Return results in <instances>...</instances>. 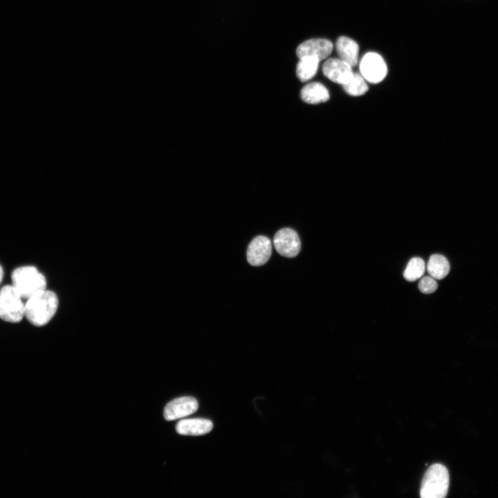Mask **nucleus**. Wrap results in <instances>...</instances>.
<instances>
[{"label":"nucleus","instance_id":"obj_1","mask_svg":"<svg viewBox=\"0 0 498 498\" xmlns=\"http://www.w3.org/2000/svg\"><path fill=\"white\" fill-rule=\"evenodd\" d=\"M57 306V295L51 290H44L27 299L24 316L32 324L42 326L52 319Z\"/></svg>","mask_w":498,"mask_h":498},{"label":"nucleus","instance_id":"obj_2","mask_svg":"<svg viewBox=\"0 0 498 498\" xmlns=\"http://www.w3.org/2000/svg\"><path fill=\"white\" fill-rule=\"evenodd\" d=\"M12 286L22 299H28L33 295L46 290L45 277L33 266H26L15 269L11 275Z\"/></svg>","mask_w":498,"mask_h":498},{"label":"nucleus","instance_id":"obj_3","mask_svg":"<svg viewBox=\"0 0 498 498\" xmlns=\"http://www.w3.org/2000/svg\"><path fill=\"white\" fill-rule=\"evenodd\" d=\"M449 472L441 463L429 467L422 479L420 496L422 498H443L449 488Z\"/></svg>","mask_w":498,"mask_h":498},{"label":"nucleus","instance_id":"obj_4","mask_svg":"<svg viewBox=\"0 0 498 498\" xmlns=\"http://www.w3.org/2000/svg\"><path fill=\"white\" fill-rule=\"evenodd\" d=\"M25 304L12 285H6L0 290V318L16 323L24 316Z\"/></svg>","mask_w":498,"mask_h":498},{"label":"nucleus","instance_id":"obj_5","mask_svg":"<svg viewBox=\"0 0 498 498\" xmlns=\"http://www.w3.org/2000/svg\"><path fill=\"white\" fill-rule=\"evenodd\" d=\"M359 66L361 75L367 82L372 84L380 82L387 74V66L384 59L375 52L364 55Z\"/></svg>","mask_w":498,"mask_h":498},{"label":"nucleus","instance_id":"obj_6","mask_svg":"<svg viewBox=\"0 0 498 498\" xmlns=\"http://www.w3.org/2000/svg\"><path fill=\"white\" fill-rule=\"evenodd\" d=\"M273 244L279 255L288 258L297 256L301 249V242L297 233L289 228L280 229L276 232Z\"/></svg>","mask_w":498,"mask_h":498},{"label":"nucleus","instance_id":"obj_7","mask_svg":"<svg viewBox=\"0 0 498 498\" xmlns=\"http://www.w3.org/2000/svg\"><path fill=\"white\" fill-rule=\"evenodd\" d=\"M199 407L198 401L191 396L176 398L167 404L163 415L167 421H174L194 414Z\"/></svg>","mask_w":498,"mask_h":498},{"label":"nucleus","instance_id":"obj_8","mask_svg":"<svg viewBox=\"0 0 498 498\" xmlns=\"http://www.w3.org/2000/svg\"><path fill=\"white\" fill-rule=\"evenodd\" d=\"M333 50V44L326 39H311L300 44L296 49L297 57H313L320 62L328 57Z\"/></svg>","mask_w":498,"mask_h":498},{"label":"nucleus","instance_id":"obj_9","mask_svg":"<svg viewBox=\"0 0 498 498\" xmlns=\"http://www.w3.org/2000/svg\"><path fill=\"white\" fill-rule=\"evenodd\" d=\"M271 252L272 244L269 238L259 235L250 243L247 250V260L252 266H261L270 259Z\"/></svg>","mask_w":498,"mask_h":498},{"label":"nucleus","instance_id":"obj_10","mask_svg":"<svg viewBox=\"0 0 498 498\" xmlns=\"http://www.w3.org/2000/svg\"><path fill=\"white\" fill-rule=\"evenodd\" d=\"M322 72L331 81L343 85L352 76V67L340 58L328 59L322 65Z\"/></svg>","mask_w":498,"mask_h":498},{"label":"nucleus","instance_id":"obj_11","mask_svg":"<svg viewBox=\"0 0 498 498\" xmlns=\"http://www.w3.org/2000/svg\"><path fill=\"white\" fill-rule=\"evenodd\" d=\"M212 427L213 424L208 419L189 418L178 421L176 430L182 435L200 436L210 432Z\"/></svg>","mask_w":498,"mask_h":498},{"label":"nucleus","instance_id":"obj_12","mask_svg":"<svg viewBox=\"0 0 498 498\" xmlns=\"http://www.w3.org/2000/svg\"><path fill=\"white\" fill-rule=\"evenodd\" d=\"M335 47L340 59L352 68L357 65L359 46L354 40L344 36L340 37L336 41Z\"/></svg>","mask_w":498,"mask_h":498},{"label":"nucleus","instance_id":"obj_13","mask_svg":"<svg viewBox=\"0 0 498 498\" xmlns=\"http://www.w3.org/2000/svg\"><path fill=\"white\" fill-rule=\"evenodd\" d=\"M302 100L308 104H320L329 99L328 89L320 82H311L306 84L300 91Z\"/></svg>","mask_w":498,"mask_h":498},{"label":"nucleus","instance_id":"obj_14","mask_svg":"<svg viewBox=\"0 0 498 498\" xmlns=\"http://www.w3.org/2000/svg\"><path fill=\"white\" fill-rule=\"evenodd\" d=\"M450 268V263L447 258L439 254L431 255L427 264L429 275L436 279L445 278L448 275Z\"/></svg>","mask_w":498,"mask_h":498},{"label":"nucleus","instance_id":"obj_15","mask_svg":"<svg viewBox=\"0 0 498 498\" xmlns=\"http://www.w3.org/2000/svg\"><path fill=\"white\" fill-rule=\"evenodd\" d=\"M320 61L313 57L299 58L296 67L298 79L305 82L313 78L317 73Z\"/></svg>","mask_w":498,"mask_h":498},{"label":"nucleus","instance_id":"obj_16","mask_svg":"<svg viewBox=\"0 0 498 498\" xmlns=\"http://www.w3.org/2000/svg\"><path fill=\"white\" fill-rule=\"evenodd\" d=\"M342 87L345 92L352 96H360L364 95L368 91L367 81L360 73H353L351 78Z\"/></svg>","mask_w":498,"mask_h":498},{"label":"nucleus","instance_id":"obj_17","mask_svg":"<svg viewBox=\"0 0 498 498\" xmlns=\"http://www.w3.org/2000/svg\"><path fill=\"white\" fill-rule=\"evenodd\" d=\"M425 271V264L420 257L412 258L404 270V278L408 282H414L421 278Z\"/></svg>","mask_w":498,"mask_h":498},{"label":"nucleus","instance_id":"obj_18","mask_svg":"<svg viewBox=\"0 0 498 498\" xmlns=\"http://www.w3.org/2000/svg\"><path fill=\"white\" fill-rule=\"evenodd\" d=\"M438 287L436 279L430 276L423 277L418 282V289L424 294L434 293Z\"/></svg>","mask_w":498,"mask_h":498},{"label":"nucleus","instance_id":"obj_19","mask_svg":"<svg viewBox=\"0 0 498 498\" xmlns=\"http://www.w3.org/2000/svg\"><path fill=\"white\" fill-rule=\"evenodd\" d=\"M3 276V270L1 266L0 265V283L2 281Z\"/></svg>","mask_w":498,"mask_h":498}]
</instances>
